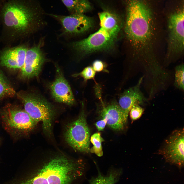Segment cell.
<instances>
[{
    "label": "cell",
    "instance_id": "6da1fadb",
    "mask_svg": "<svg viewBox=\"0 0 184 184\" xmlns=\"http://www.w3.org/2000/svg\"><path fill=\"white\" fill-rule=\"evenodd\" d=\"M45 13L36 0H8L0 13V43L11 45L38 31L45 23Z\"/></svg>",
    "mask_w": 184,
    "mask_h": 184
},
{
    "label": "cell",
    "instance_id": "7a4b0ae2",
    "mask_svg": "<svg viewBox=\"0 0 184 184\" xmlns=\"http://www.w3.org/2000/svg\"><path fill=\"white\" fill-rule=\"evenodd\" d=\"M125 27L126 36L136 51L150 58L153 26L151 12L140 0H130L128 5Z\"/></svg>",
    "mask_w": 184,
    "mask_h": 184
},
{
    "label": "cell",
    "instance_id": "3957f363",
    "mask_svg": "<svg viewBox=\"0 0 184 184\" xmlns=\"http://www.w3.org/2000/svg\"><path fill=\"white\" fill-rule=\"evenodd\" d=\"M82 164L64 155L57 156L46 163L35 176L17 184H70L71 173L82 169Z\"/></svg>",
    "mask_w": 184,
    "mask_h": 184
},
{
    "label": "cell",
    "instance_id": "277c9868",
    "mask_svg": "<svg viewBox=\"0 0 184 184\" xmlns=\"http://www.w3.org/2000/svg\"><path fill=\"white\" fill-rule=\"evenodd\" d=\"M16 95L22 102L25 110L35 121H41L44 133L51 135L56 112L53 105L36 93L22 91Z\"/></svg>",
    "mask_w": 184,
    "mask_h": 184
},
{
    "label": "cell",
    "instance_id": "5b68a950",
    "mask_svg": "<svg viewBox=\"0 0 184 184\" xmlns=\"http://www.w3.org/2000/svg\"><path fill=\"white\" fill-rule=\"evenodd\" d=\"M1 115L5 129L15 135H20L26 134L33 129L38 123L24 109L11 104L4 107Z\"/></svg>",
    "mask_w": 184,
    "mask_h": 184
},
{
    "label": "cell",
    "instance_id": "8992f818",
    "mask_svg": "<svg viewBox=\"0 0 184 184\" xmlns=\"http://www.w3.org/2000/svg\"><path fill=\"white\" fill-rule=\"evenodd\" d=\"M119 33L100 26L95 32L85 39L71 43L69 46L74 51L81 55L108 49L113 46Z\"/></svg>",
    "mask_w": 184,
    "mask_h": 184
},
{
    "label": "cell",
    "instance_id": "52a82bcc",
    "mask_svg": "<svg viewBox=\"0 0 184 184\" xmlns=\"http://www.w3.org/2000/svg\"><path fill=\"white\" fill-rule=\"evenodd\" d=\"M78 118L70 123L64 133L65 139L73 149L81 152L90 151V132L86 120L83 103Z\"/></svg>",
    "mask_w": 184,
    "mask_h": 184
},
{
    "label": "cell",
    "instance_id": "ba28073f",
    "mask_svg": "<svg viewBox=\"0 0 184 184\" xmlns=\"http://www.w3.org/2000/svg\"><path fill=\"white\" fill-rule=\"evenodd\" d=\"M184 21L183 11L174 13L170 17L168 24V58L178 57L183 52Z\"/></svg>",
    "mask_w": 184,
    "mask_h": 184
},
{
    "label": "cell",
    "instance_id": "9c48e42d",
    "mask_svg": "<svg viewBox=\"0 0 184 184\" xmlns=\"http://www.w3.org/2000/svg\"><path fill=\"white\" fill-rule=\"evenodd\" d=\"M158 153L166 162L181 168L184 165V130L173 131L165 141Z\"/></svg>",
    "mask_w": 184,
    "mask_h": 184
},
{
    "label": "cell",
    "instance_id": "30bf717a",
    "mask_svg": "<svg viewBox=\"0 0 184 184\" xmlns=\"http://www.w3.org/2000/svg\"><path fill=\"white\" fill-rule=\"evenodd\" d=\"M61 25V36H72L82 34L91 28L93 25L92 19L83 14L67 16L49 14Z\"/></svg>",
    "mask_w": 184,
    "mask_h": 184
},
{
    "label": "cell",
    "instance_id": "8fae6325",
    "mask_svg": "<svg viewBox=\"0 0 184 184\" xmlns=\"http://www.w3.org/2000/svg\"><path fill=\"white\" fill-rule=\"evenodd\" d=\"M44 42L43 39H41L37 44L28 48L23 65L20 70L23 78L29 79L37 77L47 61L42 49Z\"/></svg>",
    "mask_w": 184,
    "mask_h": 184
},
{
    "label": "cell",
    "instance_id": "7c38bea8",
    "mask_svg": "<svg viewBox=\"0 0 184 184\" xmlns=\"http://www.w3.org/2000/svg\"><path fill=\"white\" fill-rule=\"evenodd\" d=\"M55 65V78L48 85L51 94L57 102L70 106L73 105L75 100L70 86L61 68L57 64Z\"/></svg>",
    "mask_w": 184,
    "mask_h": 184
},
{
    "label": "cell",
    "instance_id": "4fadbf2b",
    "mask_svg": "<svg viewBox=\"0 0 184 184\" xmlns=\"http://www.w3.org/2000/svg\"><path fill=\"white\" fill-rule=\"evenodd\" d=\"M28 47L22 44L6 46L0 49V65L12 70H20L23 66Z\"/></svg>",
    "mask_w": 184,
    "mask_h": 184
},
{
    "label": "cell",
    "instance_id": "5bb4252c",
    "mask_svg": "<svg viewBox=\"0 0 184 184\" xmlns=\"http://www.w3.org/2000/svg\"><path fill=\"white\" fill-rule=\"evenodd\" d=\"M99 99L102 107L99 113L102 119H105L107 124L113 129L118 130H122L127 122V119L118 103L113 102L106 105L101 98Z\"/></svg>",
    "mask_w": 184,
    "mask_h": 184
},
{
    "label": "cell",
    "instance_id": "9a60e30c",
    "mask_svg": "<svg viewBox=\"0 0 184 184\" xmlns=\"http://www.w3.org/2000/svg\"><path fill=\"white\" fill-rule=\"evenodd\" d=\"M143 78L141 77L136 85L125 90L119 96L118 103L127 119L129 111L133 105H143L147 102L140 89Z\"/></svg>",
    "mask_w": 184,
    "mask_h": 184
},
{
    "label": "cell",
    "instance_id": "2e32d148",
    "mask_svg": "<svg viewBox=\"0 0 184 184\" xmlns=\"http://www.w3.org/2000/svg\"><path fill=\"white\" fill-rule=\"evenodd\" d=\"M122 174L121 169H112L106 175H103L98 170L97 175L92 177L89 181V184H115Z\"/></svg>",
    "mask_w": 184,
    "mask_h": 184
},
{
    "label": "cell",
    "instance_id": "e0dca14e",
    "mask_svg": "<svg viewBox=\"0 0 184 184\" xmlns=\"http://www.w3.org/2000/svg\"><path fill=\"white\" fill-rule=\"evenodd\" d=\"M70 14H83L90 8L87 0H61Z\"/></svg>",
    "mask_w": 184,
    "mask_h": 184
},
{
    "label": "cell",
    "instance_id": "ac0fdd59",
    "mask_svg": "<svg viewBox=\"0 0 184 184\" xmlns=\"http://www.w3.org/2000/svg\"><path fill=\"white\" fill-rule=\"evenodd\" d=\"M16 93L0 70V99L12 97Z\"/></svg>",
    "mask_w": 184,
    "mask_h": 184
},
{
    "label": "cell",
    "instance_id": "d6986e66",
    "mask_svg": "<svg viewBox=\"0 0 184 184\" xmlns=\"http://www.w3.org/2000/svg\"><path fill=\"white\" fill-rule=\"evenodd\" d=\"M90 141L93 146L90 150V151L95 154L99 157L102 156L103 153L102 142L104 141L99 133L94 134L91 137Z\"/></svg>",
    "mask_w": 184,
    "mask_h": 184
},
{
    "label": "cell",
    "instance_id": "ffe728a7",
    "mask_svg": "<svg viewBox=\"0 0 184 184\" xmlns=\"http://www.w3.org/2000/svg\"><path fill=\"white\" fill-rule=\"evenodd\" d=\"M184 68L183 64L176 67L174 82V85L176 88L183 90H184Z\"/></svg>",
    "mask_w": 184,
    "mask_h": 184
},
{
    "label": "cell",
    "instance_id": "44dd1931",
    "mask_svg": "<svg viewBox=\"0 0 184 184\" xmlns=\"http://www.w3.org/2000/svg\"><path fill=\"white\" fill-rule=\"evenodd\" d=\"M96 72L92 67L88 66L85 68L80 73L73 74L72 76L74 77L80 76L83 78L85 82L88 80L92 79L97 83L95 79Z\"/></svg>",
    "mask_w": 184,
    "mask_h": 184
},
{
    "label": "cell",
    "instance_id": "7402d4cb",
    "mask_svg": "<svg viewBox=\"0 0 184 184\" xmlns=\"http://www.w3.org/2000/svg\"><path fill=\"white\" fill-rule=\"evenodd\" d=\"M144 111V109L139 105L135 104L133 105L129 113L132 123L139 119L143 114Z\"/></svg>",
    "mask_w": 184,
    "mask_h": 184
},
{
    "label": "cell",
    "instance_id": "603a6c76",
    "mask_svg": "<svg viewBox=\"0 0 184 184\" xmlns=\"http://www.w3.org/2000/svg\"><path fill=\"white\" fill-rule=\"evenodd\" d=\"M92 67L96 72H100L104 70L105 65L102 61L96 60L93 62Z\"/></svg>",
    "mask_w": 184,
    "mask_h": 184
},
{
    "label": "cell",
    "instance_id": "cb8c5ba5",
    "mask_svg": "<svg viewBox=\"0 0 184 184\" xmlns=\"http://www.w3.org/2000/svg\"><path fill=\"white\" fill-rule=\"evenodd\" d=\"M106 124V120L102 119L96 122L95 123V125L99 131H101L103 130Z\"/></svg>",
    "mask_w": 184,
    "mask_h": 184
},
{
    "label": "cell",
    "instance_id": "d4e9b609",
    "mask_svg": "<svg viewBox=\"0 0 184 184\" xmlns=\"http://www.w3.org/2000/svg\"><path fill=\"white\" fill-rule=\"evenodd\" d=\"M7 0H0V13L1 9Z\"/></svg>",
    "mask_w": 184,
    "mask_h": 184
}]
</instances>
